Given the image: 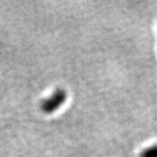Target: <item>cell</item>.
Here are the masks:
<instances>
[{"instance_id":"cell-1","label":"cell","mask_w":157,"mask_h":157,"mask_svg":"<svg viewBox=\"0 0 157 157\" xmlns=\"http://www.w3.org/2000/svg\"><path fill=\"white\" fill-rule=\"evenodd\" d=\"M66 100V94L62 90H58L53 95L44 102L43 108L46 112H52L57 109Z\"/></svg>"},{"instance_id":"cell-2","label":"cell","mask_w":157,"mask_h":157,"mask_svg":"<svg viewBox=\"0 0 157 157\" xmlns=\"http://www.w3.org/2000/svg\"><path fill=\"white\" fill-rule=\"evenodd\" d=\"M140 157H157V145L145 149L141 153Z\"/></svg>"}]
</instances>
